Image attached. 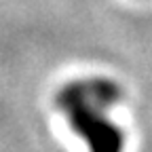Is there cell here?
Instances as JSON below:
<instances>
[{"label": "cell", "mask_w": 152, "mask_h": 152, "mask_svg": "<svg viewBox=\"0 0 152 152\" xmlns=\"http://www.w3.org/2000/svg\"><path fill=\"white\" fill-rule=\"evenodd\" d=\"M123 87L106 76H87L66 83L55 95V106L64 112L89 152H123V129L108 118V110L123 99Z\"/></svg>", "instance_id": "1"}]
</instances>
